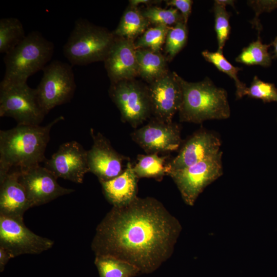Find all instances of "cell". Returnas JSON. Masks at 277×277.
Returning <instances> with one entry per match:
<instances>
[{
    "label": "cell",
    "mask_w": 277,
    "mask_h": 277,
    "mask_svg": "<svg viewBox=\"0 0 277 277\" xmlns=\"http://www.w3.org/2000/svg\"><path fill=\"white\" fill-rule=\"evenodd\" d=\"M181 229L158 200L136 197L113 206L96 227L91 248L95 255L112 256L150 273L171 256Z\"/></svg>",
    "instance_id": "obj_1"
},
{
    "label": "cell",
    "mask_w": 277,
    "mask_h": 277,
    "mask_svg": "<svg viewBox=\"0 0 277 277\" xmlns=\"http://www.w3.org/2000/svg\"><path fill=\"white\" fill-rule=\"evenodd\" d=\"M64 120L61 115L44 126L17 124L0 130V182L12 170L26 169L44 162L51 128Z\"/></svg>",
    "instance_id": "obj_2"
},
{
    "label": "cell",
    "mask_w": 277,
    "mask_h": 277,
    "mask_svg": "<svg viewBox=\"0 0 277 277\" xmlns=\"http://www.w3.org/2000/svg\"><path fill=\"white\" fill-rule=\"evenodd\" d=\"M183 98L179 110L180 122L201 123L210 120H224L230 115L226 90L216 87L208 78L191 83L179 75Z\"/></svg>",
    "instance_id": "obj_3"
},
{
    "label": "cell",
    "mask_w": 277,
    "mask_h": 277,
    "mask_svg": "<svg viewBox=\"0 0 277 277\" xmlns=\"http://www.w3.org/2000/svg\"><path fill=\"white\" fill-rule=\"evenodd\" d=\"M53 43L41 32L33 31L12 50L5 54L4 76L0 87L27 83L28 78L43 70L52 57Z\"/></svg>",
    "instance_id": "obj_4"
},
{
    "label": "cell",
    "mask_w": 277,
    "mask_h": 277,
    "mask_svg": "<svg viewBox=\"0 0 277 277\" xmlns=\"http://www.w3.org/2000/svg\"><path fill=\"white\" fill-rule=\"evenodd\" d=\"M115 37L107 29L79 18L63 46V54L72 66L104 61Z\"/></svg>",
    "instance_id": "obj_5"
},
{
    "label": "cell",
    "mask_w": 277,
    "mask_h": 277,
    "mask_svg": "<svg viewBox=\"0 0 277 277\" xmlns=\"http://www.w3.org/2000/svg\"><path fill=\"white\" fill-rule=\"evenodd\" d=\"M43 76L35 88L37 97L45 113L70 102L76 85L71 64L55 60L42 70Z\"/></svg>",
    "instance_id": "obj_6"
},
{
    "label": "cell",
    "mask_w": 277,
    "mask_h": 277,
    "mask_svg": "<svg viewBox=\"0 0 277 277\" xmlns=\"http://www.w3.org/2000/svg\"><path fill=\"white\" fill-rule=\"evenodd\" d=\"M46 115L35 88L27 83L0 87V116L14 118L17 124L39 125Z\"/></svg>",
    "instance_id": "obj_7"
},
{
    "label": "cell",
    "mask_w": 277,
    "mask_h": 277,
    "mask_svg": "<svg viewBox=\"0 0 277 277\" xmlns=\"http://www.w3.org/2000/svg\"><path fill=\"white\" fill-rule=\"evenodd\" d=\"M109 94L120 110L121 120L134 128L152 113L147 87L133 79L111 83Z\"/></svg>",
    "instance_id": "obj_8"
},
{
    "label": "cell",
    "mask_w": 277,
    "mask_h": 277,
    "mask_svg": "<svg viewBox=\"0 0 277 277\" xmlns=\"http://www.w3.org/2000/svg\"><path fill=\"white\" fill-rule=\"evenodd\" d=\"M222 156L221 151L193 165L169 173L186 204L193 205L204 189L222 175Z\"/></svg>",
    "instance_id": "obj_9"
},
{
    "label": "cell",
    "mask_w": 277,
    "mask_h": 277,
    "mask_svg": "<svg viewBox=\"0 0 277 277\" xmlns=\"http://www.w3.org/2000/svg\"><path fill=\"white\" fill-rule=\"evenodd\" d=\"M54 241L28 228L23 220L0 215V247L13 258L22 254H38L51 248Z\"/></svg>",
    "instance_id": "obj_10"
},
{
    "label": "cell",
    "mask_w": 277,
    "mask_h": 277,
    "mask_svg": "<svg viewBox=\"0 0 277 277\" xmlns=\"http://www.w3.org/2000/svg\"><path fill=\"white\" fill-rule=\"evenodd\" d=\"M90 131L93 144L87 150L89 172L97 176L100 182L116 177L124 171L130 159L117 152L102 133H95L92 128Z\"/></svg>",
    "instance_id": "obj_11"
},
{
    "label": "cell",
    "mask_w": 277,
    "mask_h": 277,
    "mask_svg": "<svg viewBox=\"0 0 277 277\" xmlns=\"http://www.w3.org/2000/svg\"><path fill=\"white\" fill-rule=\"evenodd\" d=\"M132 140L148 154L168 153L177 150L182 144L180 126L153 118L130 134Z\"/></svg>",
    "instance_id": "obj_12"
},
{
    "label": "cell",
    "mask_w": 277,
    "mask_h": 277,
    "mask_svg": "<svg viewBox=\"0 0 277 277\" xmlns=\"http://www.w3.org/2000/svg\"><path fill=\"white\" fill-rule=\"evenodd\" d=\"M19 171V180L23 185L32 207L48 203L74 190L63 187L57 177L39 165Z\"/></svg>",
    "instance_id": "obj_13"
},
{
    "label": "cell",
    "mask_w": 277,
    "mask_h": 277,
    "mask_svg": "<svg viewBox=\"0 0 277 277\" xmlns=\"http://www.w3.org/2000/svg\"><path fill=\"white\" fill-rule=\"evenodd\" d=\"M177 74L168 73L147 86L151 112L154 118L170 123L181 107L183 93Z\"/></svg>",
    "instance_id": "obj_14"
},
{
    "label": "cell",
    "mask_w": 277,
    "mask_h": 277,
    "mask_svg": "<svg viewBox=\"0 0 277 277\" xmlns=\"http://www.w3.org/2000/svg\"><path fill=\"white\" fill-rule=\"evenodd\" d=\"M46 168L58 178L82 184L85 175L89 172L87 150L76 141L61 144L49 159L44 161Z\"/></svg>",
    "instance_id": "obj_15"
},
{
    "label": "cell",
    "mask_w": 277,
    "mask_h": 277,
    "mask_svg": "<svg viewBox=\"0 0 277 277\" xmlns=\"http://www.w3.org/2000/svg\"><path fill=\"white\" fill-rule=\"evenodd\" d=\"M221 146L220 139L212 132L205 130L196 131L183 144L177 155L168 161L169 173L216 155L221 151Z\"/></svg>",
    "instance_id": "obj_16"
},
{
    "label": "cell",
    "mask_w": 277,
    "mask_h": 277,
    "mask_svg": "<svg viewBox=\"0 0 277 277\" xmlns=\"http://www.w3.org/2000/svg\"><path fill=\"white\" fill-rule=\"evenodd\" d=\"M136 50L134 41L116 36L104 61L111 83L133 80L138 75Z\"/></svg>",
    "instance_id": "obj_17"
},
{
    "label": "cell",
    "mask_w": 277,
    "mask_h": 277,
    "mask_svg": "<svg viewBox=\"0 0 277 277\" xmlns=\"http://www.w3.org/2000/svg\"><path fill=\"white\" fill-rule=\"evenodd\" d=\"M0 185V215L23 220L25 212L32 206L19 180V171L11 170Z\"/></svg>",
    "instance_id": "obj_18"
},
{
    "label": "cell",
    "mask_w": 277,
    "mask_h": 277,
    "mask_svg": "<svg viewBox=\"0 0 277 277\" xmlns=\"http://www.w3.org/2000/svg\"><path fill=\"white\" fill-rule=\"evenodd\" d=\"M138 178L129 162L124 171L118 176L106 181L100 182L107 201L114 207L125 206L136 196Z\"/></svg>",
    "instance_id": "obj_19"
},
{
    "label": "cell",
    "mask_w": 277,
    "mask_h": 277,
    "mask_svg": "<svg viewBox=\"0 0 277 277\" xmlns=\"http://www.w3.org/2000/svg\"><path fill=\"white\" fill-rule=\"evenodd\" d=\"M138 75L150 84L167 75L166 60L160 52L148 49H136Z\"/></svg>",
    "instance_id": "obj_20"
},
{
    "label": "cell",
    "mask_w": 277,
    "mask_h": 277,
    "mask_svg": "<svg viewBox=\"0 0 277 277\" xmlns=\"http://www.w3.org/2000/svg\"><path fill=\"white\" fill-rule=\"evenodd\" d=\"M150 24L137 7L129 6L124 11L118 26L112 32L116 37L134 41L144 33Z\"/></svg>",
    "instance_id": "obj_21"
},
{
    "label": "cell",
    "mask_w": 277,
    "mask_h": 277,
    "mask_svg": "<svg viewBox=\"0 0 277 277\" xmlns=\"http://www.w3.org/2000/svg\"><path fill=\"white\" fill-rule=\"evenodd\" d=\"M169 157V155L159 156L157 153L138 154L136 163L133 165V170L138 179L151 177L162 180L165 175H168Z\"/></svg>",
    "instance_id": "obj_22"
},
{
    "label": "cell",
    "mask_w": 277,
    "mask_h": 277,
    "mask_svg": "<svg viewBox=\"0 0 277 277\" xmlns=\"http://www.w3.org/2000/svg\"><path fill=\"white\" fill-rule=\"evenodd\" d=\"M94 263L100 277H133L140 272L134 265L110 255H96Z\"/></svg>",
    "instance_id": "obj_23"
},
{
    "label": "cell",
    "mask_w": 277,
    "mask_h": 277,
    "mask_svg": "<svg viewBox=\"0 0 277 277\" xmlns=\"http://www.w3.org/2000/svg\"><path fill=\"white\" fill-rule=\"evenodd\" d=\"M26 36L23 24L15 17L0 19V52L6 54Z\"/></svg>",
    "instance_id": "obj_24"
},
{
    "label": "cell",
    "mask_w": 277,
    "mask_h": 277,
    "mask_svg": "<svg viewBox=\"0 0 277 277\" xmlns=\"http://www.w3.org/2000/svg\"><path fill=\"white\" fill-rule=\"evenodd\" d=\"M270 44L262 43L259 33L256 41L244 48L235 58V61L246 65H260L267 67L270 65L272 56L268 51Z\"/></svg>",
    "instance_id": "obj_25"
},
{
    "label": "cell",
    "mask_w": 277,
    "mask_h": 277,
    "mask_svg": "<svg viewBox=\"0 0 277 277\" xmlns=\"http://www.w3.org/2000/svg\"><path fill=\"white\" fill-rule=\"evenodd\" d=\"M204 58L209 63L214 65L220 71L227 74L235 82L236 88V96L241 98L244 96V92L246 88V85L241 82L238 78V73L242 69L234 67L224 57L222 51L210 52L203 51L202 53Z\"/></svg>",
    "instance_id": "obj_26"
},
{
    "label": "cell",
    "mask_w": 277,
    "mask_h": 277,
    "mask_svg": "<svg viewBox=\"0 0 277 277\" xmlns=\"http://www.w3.org/2000/svg\"><path fill=\"white\" fill-rule=\"evenodd\" d=\"M143 15L152 24L157 25H169L184 22V18L176 8L163 9L151 6L141 11Z\"/></svg>",
    "instance_id": "obj_27"
},
{
    "label": "cell",
    "mask_w": 277,
    "mask_h": 277,
    "mask_svg": "<svg viewBox=\"0 0 277 277\" xmlns=\"http://www.w3.org/2000/svg\"><path fill=\"white\" fill-rule=\"evenodd\" d=\"M169 28L170 26L157 25L147 29L134 42L136 49H148L155 52H160Z\"/></svg>",
    "instance_id": "obj_28"
},
{
    "label": "cell",
    "mask_w": 277,
    "mask_h": 277,
    "mask_svg": "<svg viewBox=\"0 0 277 277\" xmlns=\"http://www.w3.org/2000/svg\"><path fill=\"white\" fill-rule=\"evenodd\" d=\"M187 24L180 22L170 27L165 40V52L172 60L185 46L188 37Z\"/></svg>",
    "instance_id": "obj_29"
},
{
    "label": "cell",
    "mask_w": 277,
    "mask_h": 277,
    "mask_svg": "<svg viewBox=\"0 0 277 277\" xmlns=\"http://www.w3.org/2000/svg\"><path fill=\"white\" fill-rule=\"evenodd\" d=\"M213 12L215 18L214 28L218 44L217 50L222 51L230 32V14L226 10V7L215 2L213 5Z\"/></svg>",
    "instance_id": "obj_30"
},
{
    "label": "cell",
    "mask_w": 277,
    "mask_h": 277,
    "mask_svg": "<svg viewBox=\"0 0 277 277\" xmlns=\"http://www.w3.org/2000/svg\"><path fill=\"white\" fill-rule=\"evenodd\" d=\"M244 96L262 100L264 102H277V89L273 84L264 82L256 76L253 78L250 87H246Z\"/></svg>",
    "instance_id": "obj_31"
},
{
    "label": "cell",
    "mask_w": 277,
    "mask_h": 277,
    "mask_svg": "<svg viewBox=\"0 0 277 277\" xmlns=\"http://www.w3.org/2000/svg\"><path fill=\"white\" fill-rule=\"evenodd\" d=\"M255 12V17L251 22L252 26L260 33L262 25L258 20L259 15L264 11H270L277 7V1H250L248 2Z\"/></svg>",
    "instance_id": "obj_32"
},
{
    "label": "cell",
    "mask_w": 277,
    "mask_h": 277,
    "mask_svg": "<svg viewBox=\"0 0 277 277\" xmlns=\"http://www.w3.org/2000/svg\"><path fill=\"white\" fill-rule=\"evenodd\" d=\"M168 6L175 7L180 10L182 15L184 23L187 24L189 16L191 13L192 1L191 0H170L165 1Z\"/></svg>",
    "instance_id": "obj_33"
},
{
    "label": "cell",
    "mask_w": 277,
    "mask_h": 277,
    "mask_svg": "<svg viewBox=\"0 0 277 277\" xmlns=\"http://www.w3.org/2000/svg\"><path fill=\"white\" fill-rule=\"evenodd\" d=\"M13 258L12 255L5 249L0 247V269L2 271L9 260Z\"/></svg>",
    "instance_id": "obj_34"
},
{
    "label": "cell",
    "mask_w": 277,
    "mask_h": 277,
    "mask_svg": "<svg viewBox=\"0 0 277 277\" xmlns=\"http://www.w3.org/2000/svg\"><path fill=\"white\" fill-rule=\"evenodd\" d=\"M130 6L137 7L140 4H145L148 7L153 6L161 3V1H152V0H130L129 1Z\"/></svg>",
    "instance_id": "obj_35"
},
{
    "label": "cell",
    "mask_w": 277,
    "mask_h": 277,
    "mask_svg": "<svg viewBox=\"0 0 277 277\" xmlns=\"http://www.w3.org/2000/svg\"><path fill=\"white\" fill-rule=\"evenodd\" d=\"M214 2L217 3L226 7V5H231L232 7H234V1L231 0H217Z\"/></svg>",
    "instance_id": "obj_36"
},
{
    "label": "cell",
    "mask_w": 277,
    "mask_h": 277,
    "mask_svg": "<svg viewBox=\"0 0 277 277\" xmlns=\"http://www.w3.org/2000/svg\"><path fill=\"white\" fill-rule=\"evenodd\" d=\"M271 46H273L274 49L273 51V54L272 56V59L277 58V36L275 38L274 41L271 43Z\"/></svg>",
    "instance_id": "obj_37"
}]
</instances>
